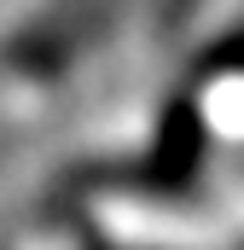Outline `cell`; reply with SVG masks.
<instances>
[{
	"label": "cell",
	"mask_w": 244,
	"mask_h": 250,
	"mask_svg": "<svg viewBox=\"0 0 244 250\" xmlns=\"http://www.w3.org/2000/svg\"><path fill=\"white\" fill-rule=\"evenodd\" d=\"M186 12H192V0H163V29H181Z\"/></svg>",
	"instance_id": "obj_1"
}]
</instances>
